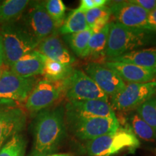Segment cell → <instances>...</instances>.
<instances>
[{
  "mask_svg": "<svg viewBox=\"0 0 156 156\" xmlns=\"http://www.w3.org/2000/svg\"><path fill=\"white\" fill-rule=\"evenodd\" d=\"M111 16H112V12L108 5H104L85 12L86 22L87 26L90 28H92L93 24L99 20L104 17H111Z\"/></svg>",
  "mask_w": 156,
  "mask_h": 156,
  "instance_id": "83f0119b",
  "label": "cell"
},
{
  "mask_svg": "<svg viewBox=\"0 0 156 156\" xmlns=\"http://www.w3.org/2000/svg\"><path fill=\"white\" fill-rule=\"evenodd\" d=\"M154 32L127 28L116 22H110L106 61L147 45L153 38Z\"/></svg>",
  "mask_w": 156,
  "mask_h": 156,
  "instance_id": "3957f363",
  "label": "cell"
},
{
  "mask_svg": "<svg viewBox=\"0 0 156 156\" xmlns=\"http://www.w3.org/2000/svg\"><path fill=\"white\" fill-rule=\"evenodd\" d=\"M135 112L156 132V97L155 95L140 105Z\"/></svg>",
  "mask_w": 156,
  "mask_h": 156,
  "instance_id": "4316f807",
  "label": "cell"
},
{
  "mask_svg": "<svg viewBox=\"0 0 156 156\" xmlns=\"http://www.w3.org/2000/svg\"><path fill=\"white\" fill-rule=\"evenodd\" d=\"M67 128L78 140L86 142L114 133L120 127L117 116L80 118L65 116Z\"/></svg>",
  "mask_w": 156,
  "mask_h": 156,
  "instance_id": "5b68a950",
  "label": "cell"
},
{
  "mask_svg": "<svg viewBox=\"0 0 156 156\" xmlns=\"http://www.w3.org/2000/svg\"><path fill=\"white\" fill-rule=\"evenodd\" d=\"M19 20L39 42L57 30L43 2H30Z\"/></svg>",
  "mask_w": 156,
  "mask_h": 156,
  "instance_id": "9c48e42d",
  "label": "cell"
},
{
  "mask_svg": "<svg viewBox=\"0 0 156 156\" xmlns=\"http://www.w3.org/2000/svg\"><path fill=\"white\" fill-rule=\"evenodd\" d=\"M38 80L36 77H23L8 69L0 73V98L8 99L17 103L25 102Z\"/></svg>",
  "mask_w": 156,
  "mask_h": 156,
  "instance_id": "30bf717a",
  "label": "cell"
},
{
  "mask_svg": "<svg viewBox=\"0 0 156 156\" xmlns=\"http://www.w3.org/2000/svg\"><path fill=\"white\" fill-rule=\"evenodd\" d=\"M103 64L114 71L125 84L149 83L156 79V72L135 64L112 61H106Z\"/></svg>",
  "mask_w": 156,
  "mask_h": 156,
  "instance_id": "9a60e30c",
  "label": "cell"
},
{
  "mask_svg": "<svg viewBox=\"0 0 156 156\" xmlns=\"http://www.w3.org/2000/svg\"><path fill=\"white\" fill-rule=\"evenodd\" d=\"M108 97L112 98L124 88L126 84L121 78L103 64L90 62L85 66V72Z\"/></svg>",
  "mask_w": 156,
  "mask_h": 156,
  "instance_id": "4fadbf2b",
  "label": "cell"
},
{
  "mask_svg": "<svg viewBox=\"0 0 156 156\" xmlns=\"http://www.w3.org/2000/svg\"><path fill=\"white\" fill-rule=\"evenodd\" d=\"M80 2V3L78 9L85 12L90 9L107 5L109 1H106V0H81Z\"/></svg>",
  "mask_w": 156,
  "mask_h": 156,
  "instance_id": "f1b7e54d",
  "label": "cell"
},
{
  "mask_svg": "<svg viewBox=\"0 0 156 156\" xmlns=\"http://www.w3.org/2000/svg\"><path fill=\"white\" fill-rule=\"evenodd\" d=\"M148 22L152 27H153L155 31H156V9L153 11L149 12L148 15Z\"/></svg>",
  "mask_w": 156,
  "mask_h": 156,
  "instance_id": "4dcf8cb0",
  "label": "cell"
},
{
  "mask_svg": "<svg viewBox=\"0 0 156 156\" xmlns=\"http://www.w3.org/2000/svg\"><path fill=\"white\" fill-rule=\"evenodd\" d=\"M0 73H1V72H0Z\"/></svg>",
  "mask_w": 156,
  "mask_h": 156,
  "instance_id": "e575fe53",
  "label": "cell"
},
{
  "mask_svg": "<svg viewBox=\"0 0 156 156\" xmlns=\"http://www.w3.org/2000/svg\"><path fill=\"white\" fill-rule=\"evenodd\" d=\"M108 32L109 23L98 33L92 34L88 43L86 58H90L93 60V62H98V61L102 63L106 61V51Z\"/></svg>",
  "mask_w": 156,
  "mask_h": 156,
  "instance_id": "d6986e66",
  "label": "cell"
},
{
  "mask_svg": "<svg viewBox=\"0 0 156 156\" xmlns=\"http://www.w3.org/2000/svg\"><path fill=\"white\" fill-rule=\"evenodd\" d=\"M44 7L57 28H59L65 20L67 7L62 0H47L43 2Z\"/></svg>",
  "mask_w": 156,
  "mask_h": 156,
  "instance_id": "d4e9b609",
  "label": "cell"
},
{
  "mask_svg": "<svg viewBox=\"0 0 156 156\" xmlns=\"http://www.w3.org/2000/svg\"><path fill=\"white\" fill-rule=\"evenodd\" d=\"M56 30L54 34L40 41L36 50L50 59L64 64L72 65L75 62V57L69 51L59 38Z\"/></svg>",
  "mask_w": 156,
  "mask_h": 156,
  "instance_id": "2e32d148",
  "label": "cell"
},
{
  "mask_svg": "<svg viewBox=\"0 0 156 156\" xmlns=\"http://www.w3.org/2000/svg\"><path fill=\"white\" fill-rule=\"evenodd\" d=\"M88 28H90L86 22L85 12L76 8L70 11L65 17L63 24L58 29V32L64 36L81 32Z\"/></svg>",
  "mask_w": 156,
  "mask_h": 156,
  "instance_id": "7402d4cb",
  "label": "cell"
},
{
  "mask_svg": "<svg viewBox=\"0 0 156 156\" xmlns=\"http://www.w3.org/2000/svg\"><path fill=\"white\" fill-rule=\"evenodd\" d=\"M155 96L156 97V92H155Z\"/></svg>",
  "mask_w": 156,
  "mask_h": 156,
  "instance_id": "836d02e7",
  "label": "cell"
},
{
  "mask_svg": "<svg viewBox=\"0 0 156 156\" xmlns=\"http://www.w3.org/2000/svg\"><path fill=\"white\" fill-rule=\"evenodd\" d=\"M64 107L45 109L36 114L32 123L33 145L28 156L54 154L67 136Z\"/></svg>",
  "mask_w": 156,
  "mask_h": 156,
  "instance_id": "6da1fadb",
  "label": "cell"
},
{
  "mask_svg": "<svg viewBox=\"0 0 156 156\" xmlns=\"http://www.w3.org/2000/svg\"><path fill=\"white\" fill-rule=\"evenodd\" d=\"M73 70L72 65L62 64L44 56V68L42 75L46 80L56 82L67 80L73 74Z\"/></svg>",
  "mask_w": 156,
  "mask_h": 156,
  "instance_id": "44dd1931",
  "label": "cell"
},
{
  "mask_svg": "<svg viewBox=\"0 0 156 156\" xmlns=\"http://www.w3.org/2000/svg\"><path fill=\"white\" fill-rule=\"evenodd\" d=\"M109 2L107 5L111 9L115 22L127 28L155 31L148 22L149 13L139 5L130 1Z\"/></svg>",
  "mask_w": 156,
  "mask_h": 156,
  "instance_id": "8fae6325",
  "label": "cell"
},
{
  "mask_svg": "<svg viewBox=\"0 0 156 156\" xmlns=\"http://www.w3.org/2000/svg\"><path fill=\"white\" fill-rule=\"evenodd\" d=\"M8 68L13 73L23 77H33L43 75L44 56L35 49L19 58Z\"/></svg>",
  "mask_w": 156,
  "mask_h": 156,
  "instance_id": "e0dca14e",
  "label": "cell"
},
{
  "mask_svg": "<svg viewBox=\"0 0 156 156\" xmlns=\"http://www.w3.org/2000/svg\"><path fill=\"white\" fill-rule=\"evenodd\" d=\"M47 156H73L70 153H54Z\"/></svg>",
  "mask_w": 156,
  "mask_h": 156,
  "instance_id": "d6a6232c",
  "label": "cell"
},
{
  "mask_svg": "<svg viewBox=\"0 0 156 156\" xmlns=\"http://www.w3.org/2000/svg\"><path fill=\"white\" fill-rule=\"evenodd\" d=\"M128 126L137 138L147 142L156 140V132L135 112L128 117Z\"/></svg>",
  "mask_w": 156,
  "mask_h": 156,
  "instance_id": "cb8c5ba5",
  "label": "cell"
},
{
  "mask_svg": "<svg viewBox=\"0 0 156 156\" xmlns=\"http://www.w3.org/2000/svg\"><path fill=\"white\" fill-rule=\"evenodd\" d=\"M92 34V29L88 28L76 34L64 35L63 39L75 55L80 58H86L88 43Z\"/></svg>",
  "mask_w": 156,
  "mask_h": 156,
  "instance_id": "603a6c76",
  "label": "cell"
},
{
  "mask_svg": "<svg viewBox=\"0 0 156 156\" xmlns=\"http://www.w3.org/2000/svg\"><path fill=\"white\" fill-rule=\"evenodd\" d=\"M106 61L135 64L139 67L156 72V47L136 49Z\"/></svg>",
  "mask_w": 156,
  "mask_h": 156,
  "instance_id": "ac0fdd59",
  "label": "cell"
},
{
  "mask_svg": "<svg viewBox=\"0 0 156 156\" xmlns=\"http://www.w3.org/2000/svg\"><path fill=\"white\" fill-rule=\"evenodd\" d=\"M64 110L65 116L80 118L116 116L110 103L100 100L68 101Z\"/></svg>",
  "mask_w": 156,
  "mask_h": 156,
  "instance_id": "5bb4252c",
  "label": "cell"
},
{
  "mask_svg": "<svg viewBox=\"0 0 156 156\" xmlns=\"http://www.w3.org/2000/svg\"><path fill=\"white\" fill-rule=\"evenodd\" d=\"M26 141L22 134L11 138L0 149V156H25Z\"/></svg>",
  "mask_w": 156,
  "mask_h": 156,
  "instance_id": "484cf974",
  "label": "cell"
},
{
  "mask_svg": "<svg viewBox=\"0 0 156 156\" xmlns=\"http://www.w3.org/2000/svg\"><path fill=\"white\" fill-rule=\"evenodd\" d=\"M68 101L100 100L108 102V97L84 72L74 69L69 77L65 94Z\"/></svg>",
  "mask_w": 156,
  "mask_h": 156,
  "instance_id": "7c38bea8",
  "label": "cell"
},
{
  "mask_svg": "<svg viewBox=\"0 0 156 156\" xmlns=\"http://www.w3.org/2000/svg\"><path fill=\"white\" fill-rule=\"evenodd\" d=\"M27 115L20 103L0 98V149L25 129Z\"/></svg>",
  "mask_w": 156,
  "mask_h": 156,
  "instance_id": "52a82bcc",
  "label": "cell"
},
{
  "mask_svg": "<svg viewBox=\"0 0 156 156\" xmlns=\"http://www.w3.org/2000/svg\"><path fill=\"white\" fill-rule=\"evenodd\" d=\"M4 64V50H3V45H2V39L1 33H0V72L3 69Z\"/></svg>",
  "mask_w": 156,
  "mask_h": 156,
  "instance_id": "1f68e13d",
  "label": "cell"
},
{
  "mask_svg": "<svg viewBox=\"0 0 156 156\" xmlns=\"http://www.w3.org/2000/svg\"><path fill=\"white\" fill-rule=\"evenodd\" d=\"M30 4L28 0H6L0 4V25L20 18Z\"/></svg>",
  "mask_w": 156,
  "mask_h": 156,
  "instance_id": "ffe728a7",
  "label": "cell"
},
{
  "mask_svg": "<svg viewBox=\"0 0 156 156\" xmlns=\"http://www.w3.org/2000/svg\"><path fill=\"white\" fill-rule=\"evenodd\" d=\"M155 92L156 80L126 84L124 89L112 98L110 105L114 110L119 112L136 110L140 105L154 96Z\"/></svg>",
  "mask_w": 156,
  "mask_h": 156,
  "instance_id": "ba28073f",
  "label": "cell"
},
{
  "mask_svg": "<svg viewBox=\"0 0 156 156\" xmlns=\"http://www.w3.org/2000/svg\"><path fill=\"white\" fill-rule=\"evenodd\" d=\"M4 50V64L9 67L25 54L36 49L39 42L17 20L0 26Z\"/></svg>",
  "mask_w": 156,
  "mask_h": 156,
  "instance_id": "7a4b0ae2",
  "label": "cell"
},
{
  "mask_svg": "<svg viewBox=\"0 0 156 156\" xmlns=\"http://www.w3.org/2000/svg\"><path fill=\"white\" fill-rule=\"evenodd\" d=\"M130 2L139 5L148 13L156 9V0H130Z\"/></svg>",
  "mask_w": 156,
  "mask_h": 156,
  "instance_id": "f546056e",
  "label": "cell"
},
{
  "mask_svg": "<svg viewBox=\"0 0 156 156\" xmlns=\"http://www.w3.org/2000/svg\"><path fill=\"white\" fill-rule=\"evenodd\" d=\"M69 81V78L56 82L44 79L38 80L25 102V108L30 114H37L43 110L51 108L65 96Z\"/></svg>",
  "mask_w": 156,
  "mask_h": 156,
  "instance_id": "8992f818",
  "label": "cell"
},
{
  "mask_svg": "<svg viewBox=\"0 0 156 156\" xmlns=\"http://www.w3.org/2000/svg\"><path fill=\"white\" fill-rule=\"evenodd\" d=\"M138 138L131 131L127 124L116 132L101 136L85 142L81 147L82 153L87 156H112L124 150L134 153L140 147Z\"/></svg>",
  "mask_w": 156,
  "mask_h": 156,
  "instance_id": "277c9868",
  "label": "cell"
}]
</instances>
